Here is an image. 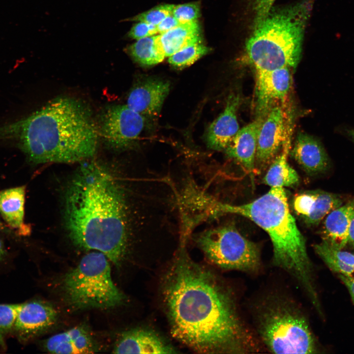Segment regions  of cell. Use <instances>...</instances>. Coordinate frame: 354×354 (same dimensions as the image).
Here are the masks:
<instances>
[{
    "instance_id": "cell-37",
    "label": "cell",
    "mask_w": 354,
    "mask_h": 354,
    "mask_svg": "<svg viewBox=\"0 0 354 354\" xmlns=\"http://www.w3.org/2000/svg\"><path fill=\"white\" fill-rule=\"evenodd\" d=\"M6 227L4 226L3 224L0 221V231H5Z\"/></svg>"
},
{
    "instance_id": "cell-31",
    "label": "cell",
    "mask_w": 354,
    "mask_h": 354,
    "mask_svg": "<svg viewBox=\"0 0 354 354\" xmlns=\"http://www.w3.org/2000/svg\"><path fill=\"white\" fill-rule=\"evenodd\" d=\"M275 0H254V26L262 22L272 8Z\"/></svg>"
},
{
    "instance_id": "cell-22",
    "label": "cell",
    "mask_w": 354,
    "mask_h": 354,
    "mask_svg": "<svg viewBox=\"0 0 354 354\" xmlns=\"http://www.w3.org/2000/svg\"><path fill=\"white\" fill-rule=\"evenodd\" d=\"M26 186H21L0 191V214L11 228H24Z\"/></svg>"
},
{
    "instance_id": "cell-14",
    "label": "cell",
    "mask_w": 354,
    "mask_h": 354,
    "mask_svg": "<svg viewBox=\"0 0 354 354\" xmlns=\"http://www.w3.org/2000/svg\"><path fill=\"white\" fill-rule=\"evenodd\" d=\"M338 195L320 190H310L296 194L293 200L295 213L309 226L318 225L334 209L342 206Z\"/></svg>"
},
{
    "instance_id": "cell-23",
    "label": "cell",
    "mask_w": 354,
    "mask_h": 354,
    "mask_svg": "<svg viewBox=\"0 0 354 354\" xmlns=\"http://www.w3.org/2000/svg\"><path fill=\"white\" fill-rule=\"evenodd\" d=\"M159 35L165 57H170L189 45L202 42L200 27L197 21L180 24Z\"/></svg>"
},
{
    "instance_id": "cell-9",
    "label": "cell",
    "mask_w": 354,
    "mask_h": 354,
    "mask_svg": "<svg viewBox=\"0 0 354 354\" xmlns=\"http://www.w3.org/2000/svg\"><path fill=\"white\" fill-rule=\"evenodd\" d=\"M144 124V117L126 105H113L102 114L98 133L107 146L124 149L135 144Z\"/></svg>"
},
{
    "instance_id": "cell-11",
    "label": "cell",
    "mask_w": 354,
    "mask_h": 354,
    "mask_svg": "<svg viewBox=\"0 0 354 354\" xmlns=\"http://www.w3.org/2000/svg\"><path fill=\"white\" fill-rule=\"evenodd\" d=\"M291 81L289 67L256 70L255 111L257 118L264 119L273 107L283 103L290 91Z\"/></svg>"
},
{
    "instance_id": "cell-33",
    "label": "cell",
    "mask_w": 354,
    "mask_h": 354,
    "mask_svg": "<svg viewBox=\"0 0 354 354\" xmlns=\"http://www.w3.org/2000/svg\"><path fill=\"white\" fill-rule=\"evenodd\" d=\"M338 277L348 289L352 302L354 304V277L338 274Z\"/></svg>"
},
{
    "instance_id": "cell-10",
    "label": "cell",
    "mask_w": 354,
    "mask_h": 354,
    "mask_svg": "<svg viewBox=\"0 0 354 354\" xmlns=\"http://www.w3.org/2000/svg\"><path fill=\"white\" fill-rule=\"evenodd\" d=\"M286 118L283 105L279 104L273 107L264 118L258 136L255 166L265 167L282 148L291 129L286 123Z\"/></svg>"
},
{
    "instance_id": "cell-24",
    "label": "cell",
    "mask_w": 354,
    "mask_h": 354,
    "mask_svg": "<svg viewBox=\"0 0 354 354\" xmlns=\"http://www.w3.org/2000/svg\"><path fill=\"white\" fill-rule=\"evenodd\" d=\"M135 61L144 66L158 64L164 59L160 35H151L137 40L127 48Z\"/></svg>"
},
{
    "instance_id": "cell-4",
    "label": "cell",
    "mask_w": 354,
    "mask_h": 354,
    "mask_svg": "<svg viewBox=\"0 0 354 354\" xmlns=\"http://www.w3.org/2000/svg\"><path fill=\"white\" fill-rule=\"evenodd\" d=\"M216 212L243 216L266 232L272 244L273 264L297 282L314 306L320 304L305 240L290 212L284 188L270 187L262 196L241 205L217 203Z\"/></svg>"
},
{
    "instance_id": "cell-21",
    "label": "cell",
    "mask_w": 354,
    "mask_h": 354,
    "mask_svg": "<svg viewBox=\"0 0 354 354\" xmlns=\"http://www.w3.org/2000/svg\"><path fill=\"white\" fill-rule=\"evenodd\" d=\"M291 130L289 131L281 152L272 160L264 177V183L270 187H293L299 182L297 172L288 162L291 148Z\"/></svg>"
},
{
    "instance_id": "cell-27",
    "label": "cell",
    "mask_w": 354,
    "mask_h": 354,
    "mask_svg": "<svg viewBox=\"0 0 354 354\" xmlns=\"http://www.w3.org/2000/svg\"><path fill=\"white\" fill-rule=\"evenodd\" d=\"M19 305L0 304V352L6 349V338L12 332Z\"/></svg>"
},
{
    "instance_id": "cell-25",
    "label": "cell",
    "mask_w": 354,
    "mask_h": 354,
    "mask_svg": "<svg viewBox=\"0 0 354 354\" xmlns=\"http://www.w3.org/2000/svg\"><path fill=\"white\" fill-rule=\"evenodd\" d=\"M316 253L333 271L354 277V254L335 248L324 241L314 245Z\"/></svg>"
},
{
    "instance_id": "cell-30",
    "label": "cell",
    "mask_w": 354,
    "mask_h": 354,
    "mask_svg": "<svg viewBox=\"0 0 354 354\" xmlns=\"http://www.w3.org/2000/svg\"><path fill=\"white\" fill-rule=\"evenodd\" d=\"M157 33L156 26L144 22H138L130 29L128 36L135 39H140L154 35Z\"/></svg>"
},
{
    "instance_id": "cell-29",
    "label": "cell",
    "mask_w": 354,
    "mask_h": 354,
    "mask_svg": "<svg viewBox=\"0 0 354 354\" xmlns=\"http://www.w3.org/2000/svg\"><path fill=\"white\" fill-rule=\"evenodd\" d=\"M172 14L180 24L197 21L200 16V5L197 2L174 5Z\"/></svg>"
},
{
    "instance_id": "cell-1",
    "label": "cell",
    "mask_w": 354,
    "mask_h": 354,
    "mask_svg": "<svg viewBox=\"0 0 354 354\" xmlns=\"http://www.w3.org/2000/svg\"><path fill=\"white\" fill-rule=\"evenodd\" d=\"M163 295L173 336L205 354H243L259 350L233 292L181 250L164 277Z\"/></svg>"
},
{
    "instance_id": "cell-32",
    "label": "cell",
    "mask_w": 354,
    "mask_h": 354,
    "mask_svg": "<svg viewBox=\"0 0 354 354\" xmlns=\"http://www.w3.org/2000/svg\"><path fill=\"white\" fill-rule=\"evenodd\" d=\"M172 14L166 17L157 26V33L162 34L180 25Z\"/></svg>"
},
{
    "instance_id": "cell-2",
    "label": "cell",
    "mask_w": 354,
    "mask_h": 354,
    "mask_svg": "<svg viewBox=\"0 0 354 354\" xmlns=\"http://www.w3.org/2000/svg\"><path fill=\"white\" fill-rule=\"evenodd\" d=\"M127 212L124 194L113 177L96 163L83 164L64 199V224L72 243L101 252L119 266L127 246Z\"/></svg>"
},
{
    "instance_id": "cell-17",
    "label": "cell",
    "mask_w": 354,
    "mask_h": 354,
    "mask_svg": "<svg viewBox=\"0 0 354 354\" xmlns=\"http://www.w3.org/2000/svg\"><path fill=\"white\" fill-rule=\"evenodd\" d=\"M264 119L257 118L239 129L225 150L252 177L255 170L257 139L260 127Z\"/></svg>"
},
{
    "instance_id": "cell-28",
    "label": "cell",
    "mask_w": 354,
    "mask_h": 354,
    "mask_svg": "<svg viewBox=\"0 0 354 354\" xmlns=\"http://www.w3.org/2000/svg\"><path fill=\"white\" fill-rule=\"evenodd\" d=\"M174 6L173 4L160 5L135 16L132 20L157 26L166 17L172 14Z\"/></svg>"
},
{
    "instance_id": "cell-13",
    "label": "cell",
    "mask_w": 354,
    "mask_h": 354,
    "mask_svg": "<svg viewBox=\"0 0 354 354\" xmlns=\"http://www.w3.org/2000/svg\"><path fill=\"white\" fill-rule=\"evenodd\" d=\"M170 90V84L155 78L142 79L132 88L127 97L129 108L145 118L158 116Z\"/></svg>"
},
{
    "instance_id": "cell-18",
    "label": "cell",
    "mask_w": 354,
    "mask_h": 354,
    "mask_svg": "<svg viewBox=\"0 0 354 354\" xmlns=\"http://www.w3.org/2000/svg\"><path fill=\"white\" fill-rule=\"evenodd\" d=\"M115 354H174L175 350L154 332L134 329L123 333L113 349Z\"/></svg>"
},
{
    "instance_id": "cell-15",
    "label": "cell",
    "mask_w": 354,
    "mask_h": 354,
    "mask_svg": "<svg viewBox=\"0 0 354 354\" xmlns=\"http://www.w3.org/2000/svg\"><path fill=\"white\" fill-rule=\"evenodd\" d=\"M240 99L239 94H230L224 111L208 127L206 140L209 148L225 150L239 130L237 114Z\"/></svg>"
},
{
    "instance_id": "cell-5",
    "label": "cell",
    "mask_w": 354,
    "mask_h": 354,
    "mask_svg": "<svg viewBox=\"0 0 354 354\" xmlns=\"http://www.w3.org/2000/svg\"><path fill=\"white\" fill-rule=\"evenodd\" d=\"M313 1L301 0L282 8H272L254 26L245 49L256 70L297 67Z\"/></svg>"
},
{
    "instance_id": "cell-20",
    "label": "cell",
    "mask_w": 354,
    "mask_h": 354,
    "mask_svg": "<svg viewBox=\"0 0 354 354\" xmlns=\"http://www.w3.org/2000/svg\"><path fill=\"white\" fill-rule=\"evenodd\" d=\"M352 203L341 206L325 217L321 235L322 241L330 246L342 249L348 243L349 227Z\"/></svg>"
},
{
    "instance_id": "cell-16",
    "label": "cell",
    "mask_w": 354,
    "mask_h": 354,
    "mask_svg": "<svg viewBox=\"0 0 354 354\" xmlns=\"http://www.w3.org/2000/svg\"><path fill=\"white\" fill-rule=\"evenodd\" d=\"M291 153L302 169L310 175L324 172L329 168V158L322 143L306 133L297 134Z\"/></svg>"
},
{
    "instance_id": "cell-36",
    "label": "cell",
    "mask_w": 354,
    "mask_h": 354,
    "mask_svg": "<svg viewBox=\"0 0 354 354\" xmlns=\"http://www.w3.org/2000/svg\"><path fill=\"white\" fill-rule=\"evenodd\" d=\"M347 135L349 138L354 142V128L348 129L347 131Z\"/></svg>"
},
{
    "instance_id": "cell-8",
    "label": "cell",
    "mask_w": 354,
    "mask_h": 354,
    "mask_svg": "<svg viewBox=\"0 0 354 354\" xmlns=\"http://www.w3.org/2000/svg\"><path fill=\"white\" fill-rule=\"evenodd\" d=\"M197 242L207 259L223 269L256 273L261 267L258 245L232 225L206 231Z\"/></svg>"
},
{
    "instance_id": "cell-12",
    "label": "cell",
    "mask_w": 354,
    "mask_h": 354,
    "mask_svg": "<svg viewBox=\"0 0 354 354\" xmlns=\"http://www.w3.org/2000/svg\"><path fill=\"white\" fill-rule=\"evenodd\" d=\"M57 317L56 309L43 301L20 303L12 332L20 342H27L53 325Z\"/></svg>"
},
{
    "instance_id": "cell-19",
    "label": "cell",
    "mask_w": 354,
    "mask_h": 354,
    "mask_svg": "<svg viewBox=\"0 0 354 354\" xmlns=\"http://www.w3.org/2000/svg\"><path fill=\"white\" fill-rule=\"evenodd\" d=\"M44 349L52 354H76L94 353L96 344L86 326H75L55 334L44 342Z\"/></svg>"
},
{
    "instance_id": "cell-7",
    "label": "cell",
    "mask_w": 354,
    "mask_h": 354,
    "mask_svg": "<svg viewBox=\"0 0 354 354\" xmlns=\"http://www.w3.org/2000/svg\"><path fill=\"white\" fill-rule=\"evenodd\" d=\"M110 262L103 253L92 251L65 275L62 287L71 307L108 309L123 303L124 296L113 281Z\"/></svg>"
},
{
    "instance_id": "cell-34",
    "label": "cell",
    "mask_w": 354,
    "mask_h": 354,
    "mask_svg": "<svg viewBox=\"0 0 354 354\" xmlns=\"http://www.w3.org/2000/svg\"><path fill=\"white\" fill-rule=\"evenodd\" d=\"M352 203V209L349 227L348 243L354 246V202Z\"/></svg>"
},
{
    "instance_id": "cell-35",
    "label": "cell",
    "mask_w": 354,
    "mask_h": 354,
    "mask_svg": "<svg viewBox=\"0 0 354 354\" xmlns=\"http://www.w3.org/2000/svg\"><path fill=\"white\" fill-rule=\"evenodd\" d=\"M6 251L3 241L0 239V264L4 260Z\"/></svg>"
},
{
    "instance_id": "cell-26",
    "label": "cell",
    "mask_w": 354,
    "mask_h": 354,
    "mask_svg": "<svg viewBox=\"0 0 354 354\" xmlns=\"http://www.w3.org/2000/svg\"><path fill=\"white\" fill-rule=\"evenodd\" d=\"M209 52V49L202 42L189 45L169 57L168 61L173 66L182 68L194 63Z\"/></svg>"
},
{
    "instance_id": "cell-3",
    "label": "cell",
    "mask_w": 354,
    "mask_h": 354,
    "mask_svg": "<svg viewBox=\"0 0 354 354\" xmlns=\"http://www.w3.org/2000/svg\"><path fill=\"white\" fill-rule=\"evenodd\" d=\"M98 138L89 109L67 97L55 98L27 117L0 127V138L16 141L35 164L88 159L95 154Z\"/></svg>"
},
{
    "instance_id": "cell-6",
    "label": "cell",
    "mask_w": 354,
    "mask_h": 354,
    "mask_svg": "<svg viewBox=\"0 0 354 354\" xmlns=\"http://www.w3.org/2000/svg\"><path fill=\"white\" fill-rule=\"evenodd\" d=\"M254 307L256 336L274 354H315L318 348L309 323L299 306L278 293L266 295Z\"/></svg>"
}]
</instances>
